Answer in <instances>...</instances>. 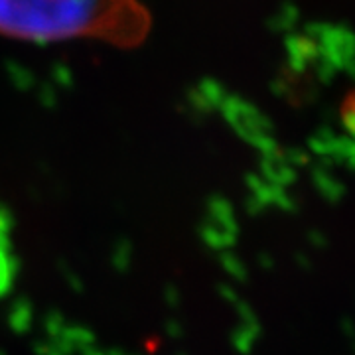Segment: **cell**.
<instances>
[{
	"instance_id": "cell-1",
	"label": "cell",
	"mask_w": 355,
	"mask_h": 355,
	"mask_svg": "<svg viewBox=\"0 0 355 355\" xmlns=\"http://www.w3.org/2000/svg\"><path fill=\"white\" fill-rule=\"evenodd\" d=\"M144 0H0V38L30 44L99 42L140 48L153 32Z\"/></svg>"
},
{
	"instance_id": "cell-2",
	"label": "cell",
	"mask_w": 355,
	"mask_h": 355,
	"mask_svg": "<svg viewBox=\"0 0 355 355\" xmlns=\"http://www.w3.org/2000/svg\"><path fill=\"white\" fill-rule=\"evenodd\" d=\"M343 119H345V127H349V130L355 132V91H352L345 101H343Z\"/></svg>"
}]
</instances>
